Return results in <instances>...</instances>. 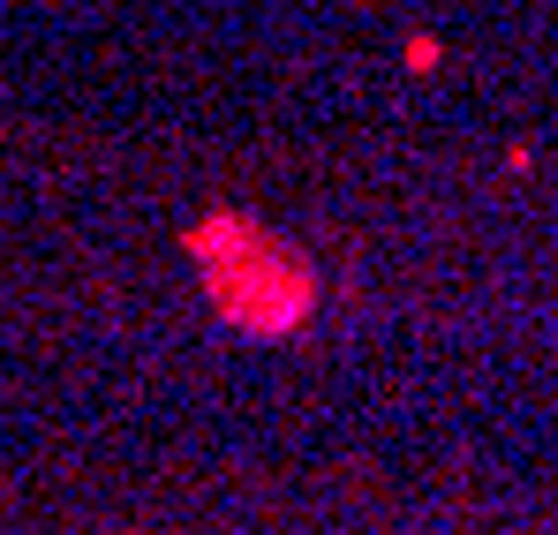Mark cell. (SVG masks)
Returning a JSON list of instances; mask_svg holds the SVG:
<instances>
[{"instance_id": "cell-1", "label": "cell", "mask_w": 558, "mask_h": 535, "mask_svg": "<svg viewBox=\"0 0 558 535\" xmlns=\"http://www.w3.org/2000/svg\"><path fill=\"white\" fill-rule=\"evenodd\" d=\"M189 257L204 265V287L219 302L227 325L242 332H294L317 309V271L294 242L265 234L242 211H211L204 227H189Z\"/></svg>"}]
</instances>
